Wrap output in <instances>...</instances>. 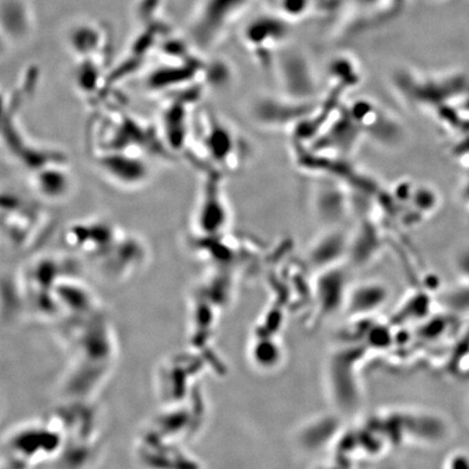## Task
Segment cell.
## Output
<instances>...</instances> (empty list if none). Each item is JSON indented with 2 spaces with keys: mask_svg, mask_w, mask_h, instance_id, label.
Masks as SVG:
<instances>
[{
  "mask_svg": "<svg viewBox=\"0 0 469 469\" xmlns=\"http://www.w3.org/2000/svg\"><path fill=\"white\" fill-rule=\"evenodd\" d=\"M103 30L92 24H82L70 37L73 52L81 60L99 56L107 48V37Z\"/></svg>",
  "mask_w": 469,
  "mask_h": 469,
  "instance_id": "ba28073f",
  "label": "cell"
},
{
  "mask_svg": "<svg viewBox=\"0 0 469 469\" xmlns=\"http://www.w3.org/2000/svg\"><path fill=\"white\" fill-rule=\"evenodd\" d=\"M32 173L34 190L45 200L61 201L72 191V175L65 161L54 162Z\"/></svg>",
  "mask_w": 469,
  "mask_h": 469,
  "instance_id": "8992f818",
  "label": "cell"
},
{
  "mask_svg": "<svg viewBox=\"0 0 469 469\" xmlns=\"http://www.w3.org/2000/svg\"><path fill=\"white\" fill-rule=\"evenodd\" d=\"M388 291L377 282H366L357 286L346 298V305L354 314H368L384 305Z\"/></svg>",
  "mask_w": 469,
  "mask_h": 469,
  "instance_id": "9c48e42d",
  "label": "cell"
},
{
  "mask_svg": "<svg viewBox=\"0 0 469 469\" xmlns=\"http://www.w3.org/2000/svg\"><path fill=\"white\" fill-rule=\"evenodd\" d=\"M198 140L209 159L224 165L231 158L235 141L231 129L216 116L205 112L198 126Z\"/></svg>",
  "mask_w": 469,
  "mask_h": 469,
  "instance_id": "5b68a950",
  "label": "cell"
},
{
  "mask_svg": "<svg viewBox=\"0 0 469 469\" xmlns=\"http://www.w3.org/2000/svg\"><path fill=\"white\" fill-rule=\"evenodd\" d=\"M98 169L109 180L125 188H138L146 184L152 167L146 154L133 150H105L96 158Z\"/></svg>",
  "mask_w": 469,
  "mask_h": 469,
  "instance_id": "7a4b0ae2",
  "label": "cell"
},
{
  "mask_svg": "<svg viewBox=\"0 0 469 469\" xmlns=\"http://www.w3.org/2000/svg\"><path fill=\"white\" fill-rule=\"evenodd\" d=\"M346 284L344 276L338 269H324L317 282V298L322 308L325 311L338 308L344 301H346Z\"/></svg>",
  "mask_w": 469,
  "mask_h": 469,
  "instance_id": "30bf717a",
  "label": "cell"
},
{
  "mask_svg": "<svg viewBox=\"0 0 469 469\" xmlns=\"http://www.w3.org/2000/svg\"><path fill=\"white\" fill-rule=\"evenodd\" d=\"M227 207L222 195L218 176L208 175L196 216L198 236H218L227 224Z\"/></svg>",
  "mask_w": 469,
  "mask_h": 469,
  "instance_id": "277c9868",
  "label": "cell"
},
{
  "mask_svg": "<svg viewBox=\"0 0 469 469\" xmlns=\"http://www.w3.org/2000/svg\"><path fill=\"white\" fill-rule=\"evenodd\" d=\"M349 240L340 231H329L320 237L310 250V260L316 267L327 269L349 251Z\"/></svg>",
  "mask_w": 469,
  "mask_h": 469,
  "instance_id": "52a82bcc",
  "label": "cell"
},
{
  "mask_svg": "<svg viewBox=\"0 0 469 469\" xmlns=\"http://www.w3.org/2000/svg\"><path fill=\"white\" fill-rule=\"evenodd\" d=\"M253 357L258 366L267 371H273L282 363L284 351L278 341L273 338L263 339L256 344Z\"/></svg>",
  "mask_w": 469,
  "mask_h": 469,
  "instance_id": "7c38bea8",
  "label": "cell"
},
{
  "mask_svg": "<svg viewBox=\"0 0 469 469\" xmlns=\"http://www.w3.org/2000/svg\"><path fill=\"white\" fill-rule=\"evenodd\" d=\"M313 469H344L336 463H323V464L316 465Z\"/></svg>",
  "mask_w": 469,
  "mask_h": 469,
  "instance_id": "5bb4252c",
  "label": "cell"
},
{
  "mask_svg": "<svg viewBox=\"0 0 469 469\" xmlns=\"http://www.w3.org/2000/svg\"><path fill=\"white\" fill-rule=\"evenodd\" d=\"M201 96V86L193 84L187 87L177 90V95L172 96L162 109L161 131L162 139L167 147L174 150H180L187 143L188 135H191V105L197 103Z\"/></svg>",
  "mask_w": 469,
  "mask_h": 469,
  "instance_id": "6da1fadb",
  "label": "cell"
},
{
  "mask_svg": "<svg viewBox=\"0 0 469 469\" xmlns=\"http://www.w3.org/2000/svg\"><path fill=\"white\" fill-rule=\"evenodd\" d=\"M444 469H469V454L459 452L451 455Z\"/></svg>",
  "mask_w": 469,
  "mask_h": 469,
  "instance_id": "4fadbf2b",
  "label": "cell"
},
{
  "mask_svg": "<svg viewBox=\"0 0 469 469\" xmlns=\"http://www.w3.org/2000/svg\"><path fill=\"white\" fill-rule=\"evenodd\" d=\"M3 24L12 39L24 37L28 28L25 6L19 0H9L7 6H3Z\"/></svg>",
  "mask_w": 469,
  "mask_h": 469,
  "instance_id": "8fae6325",
  "label": "cell"
},
{
  "mask_svg": "<svg viewBox=\"0 0 469 469\" xmlns=\"http://www.w3.org/2000/svg\"><path fill=\"white\" fill-rule=\"evenodd\" d=\"M244 0H203L199 5L190 33L198 46L209 48L218 43Z\"/></svg>",
  "mask_w": 469,
  "mask_h": 469,
  "instance_id": "3957f363",
  "label": "cell"
}]
</instances>
